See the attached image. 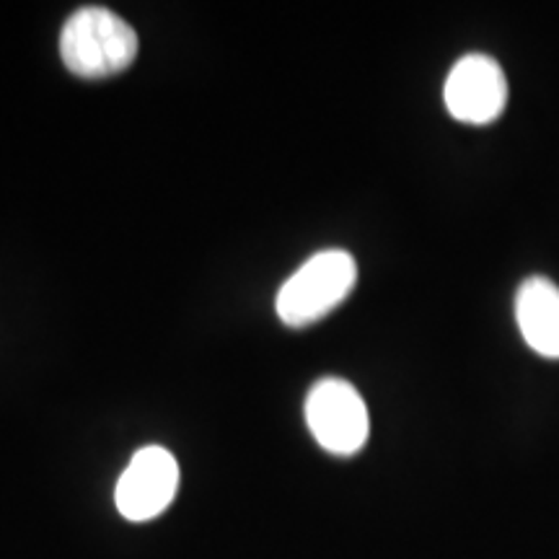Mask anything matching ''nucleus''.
Instances as JSON below:
<instances>
[{"mask_svg": "<svg viewBox=\"0 0 559 559\" xmlns=\"http://www.w3.org/2000/svg\"><path fill=\"white\" fill-rule=\"evenodd\" d=\"M515 319L526 345L559 360V288L547 277H528L515 296Z\"/></svg>", "mask_w": 559, "mask_h": 559, "instance_id": "obj_6", "label": "nucleus"}, {"mask_svg": "<svg viewBox=\"0 0 559 559\" xmlns=\"http://www.w3.org/2000/svg\"><path fill=\"white\" fill-rule=\"evenodd\" d=\"M138 32L102 5H86L66 21L60 34V55L79 79H107L122 73L138 58Z\"/></svg>", "mask_w": 559, "mask_h": 559, "instance_id": "obj_1", "label": "nucleus"}, {"mask_svg": "<svg viewBox=\"0 0 559 559\" xmlns=\"http://www.w3.org/2000/svg\"><path fill=\"white\" fill-rule=\"evenodd\" d=\"M358 264L342 249H326L306 260L277 290L275 311L283 324L309 326L337 309L355 288Z\"/></svg>", "mask_w": 559, "mask_h": 559, "instance_id": "obj_2", "label": "nucleus"}, {"mask_svg": "<svg viewBox=\"0 0 559 559\" xmlns=\"http://www.w3.org/2000/svg\"><path fill=\"white\" fill-rule=\"evenodd\" d=\"M306 423L311 436L334 456H353L370 436L368 407L358 389L342 379H321L306 396Z\"/></svg>", "mask_w": 559, "mask_h": 559, "instance_id": "obj_3", "label": "nucleus"}, {"mask_svg": "<svg viewBox=\"0 0 559 559\" xmlns=\"http://www.w3.org/2000/svg\"><path fill=\"white\" fill-rule=\"evenodd\" d=\"M443 99L459 122H495L508 104V81L500 62L481 52L464 55L445 79Z\"/></svg>", "mask_w": 559, "mask_h": 559, "instance_id": "obj_5", "label": "nucleus"}, {"mask_svg": "<svg viewBox=\"0 0 559 559\" xmlns=\"http://www.w3.org/2000/svg\"><path fill=\"white\" fill-rule=\"evenodd\" d=\"M179 489V464L160 445H145L124 466L115 489L117 510L128 521L143 523L156 519L171 506Z\"/></svg>", "mask_w": 559, "mask_h": 559, "instance_id": "obj_4", "label": "nucleus"}]
</instances>
